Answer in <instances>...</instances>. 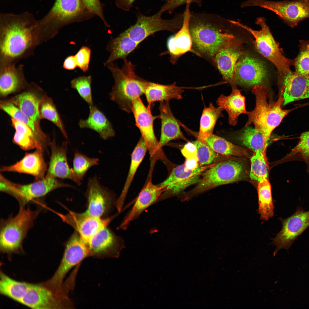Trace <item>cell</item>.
<instances>
[{"label": "cell", "instance_id": "cell-28", "mask_svg": "<svg viewBox=\"0 0 309 309\" xmlns=\"http://www.w3.org/2000/svg\"><path fill=\"white\" fill-rule=\"evenodd\" d=\"M161 120V136L159 142L161 148L170 141L175 139L187 140L180 129V124L171 110L169 101L161 102L159 106Z\"/></svg>", "mask_w": 309, "mask_h": 309}, {"label": "cell", "instance_id": "cell-26", "mask_svg": "<svg viewBox=\"0 0 309 309\" xmlns=\"http://www.w3.org/2000/svg\"><path fill=\"white\" fill-rule=\"evenodd\" d=\"M281 92L285 105L294 101L309 98V78L291 70L282 76Z\"/></svg>", "mask_w": 309, "mask_h": 309}, {"label": "cell", "instance_id": "cell-13", "mask_svg": "<svg viewBox=\"0 0 309 309\" xmlns=\"http://www.w3.org/2000/svg\"><path fill=\"white\" fill-rule=\"evenodd\" d=\"M279 219L281 222L282 228L272 239L271 243L276 247L273 256L282 249L288 251L294 242L309 227V211H305L302 207L298 206L291 216L286 219Z\"/></svg>", "mask_w": 309, "mask_h": 309}, {"label": "cell", "instance_id": "cell-8", "mask_svg": "<svg viewBox=\"0 0 309 309\" xmlns=\"http://www.w3.org/2000/svg\"><path fill=\"white\" fill-rule=\"evenodd\" d=\"M247 168L243 159L228 157L204 171L192 192H202L245 179L248 176Z\"/></svg>", "mask_w": 309, "mask_h": 309}, {"label": "cell", "instance_id": "cell-4", "mask_svg": "<svg viewBox=\"0 0 309 309\" xmlns=\"http://www.w3.org/2000/svg\"><path fill=\"white\" fill-rule=\"evenodd\" d=\"M122 68L113 63L106 66L110 71L114 84L109 93L110 99L126 112H132L134 101L144 93L149 82L136 74L135 66L126 59Z\"/></svg>", "mask_w": 309, "mask_h": 309}, {"label": "cell", "instance_id": "cell-7", "mask_svg": "<svg viewBox=\"0 0 309 309\" xmlns=\"http://www.w3.org/2000/svg\"><path fill=\"white\" fill-rule=\"evenodd\" d=\"M64 253L61 262L53 276L43 284L60 300L68 298L63 288V280L68 272L85 258L89 257L86 242L75 231L65 244Z\"/></svg>", "mask_w": 309, "mask_h": 309}, {"label": "cell", "instance_id": "cell-27", "mask_svg": "<svg viewBox=\"0 0 309 309\" xmlns=\"http://www.w3.org/2000/svg\"><path fill=\"white\" fill-rule=\"evenodd\" d=\"M13 64H0V94L8 95L28 86L23 66Z\"/></svg>", "mask_w": 309, "mask_h": 309}, {"label": "cell", "instance_id": "cell-40", "mask_svg": "<svg viewBox=\"0 0 309 309\" xmlns=\"http://www.w3.org/2000/svg\"><path fill=\"white\" fill-rule=\"evenodd\" d=\"M98 158H90L78 150L75 151L72 168L74 182L78 186L82 183L88 170L92 167L99 164Z\"/></svg>", "mask_w": 309, "mask_h": 309}, {"label": "cell", "instance_id": "cell-33", "mask_svg": "<svg viewBox=\"0 0 309 309\" xmlns=\"http://www.w3.org/2000/svg\"><path fill=\"white\" fill-rule=\"evenodd\" d=\"M148 150L147 145L141 137L132 153L130 168L126 182L120 196L115 202V206L118 212L121 211L134 176Z\"/></svg>", "mask_w": 309, "mask_h": 309}, {"label": "cell", "instance_id": "cell-36", "mask_svg": "<svg viewBox=\"0 0 309 309\" xmlns=\"http://www.w3.org/2000/svg\"><path fill=\"white\" fill-rule=\"evenodd\" d=\"M258 212L261 219L267 221L274 216V207L271 187L268 179L258 182Z\"/></svg>", "mask_w": 309, "mask_h": 309}, {"label": "cell", "instance_id": "cell-30", "mask_svg": "<svg viewBox=\"0 0 309 309\" xmlns=\"http://www.w3.org/2000/svg\"><path fill=\"white\" fill-rule=\"evenodd\" d=\"M89 107L88 117L85 119H80L78 122L80 128L92 130L98 133L104 140L114 136V130L104 114L94 105Z\"/></svg>", "mask_w": 309, "mask_h": 309}, {"label": "cell", "instance_id": "cell-31", "mask_svg": "<svg viewBox=\"0 0 309 309\" xmlns=\"http://www.w3.org/2000/svg\"><path fill=\"white\" fill-rule=\"evenodd\" d=\"M217 104L218 106L227 112L229 123L232 126L237 124L240 115L247 114L248 112L246 109L245 98L241 91L237 88L233 89L229 96L221 95L217 100Z\"/></svg>", "mask_w": 309, "mask_h": 309}, {"label": "cell", "instance_id": "cell-48", "mask_svg": "<svg viewBox=\"0 0 309 309\" xmlns=\"http://www.w3.org/2000/svg\"><path fill=\"white\" fill-rule=\"evenodd\" d=\"M88 10L94 15L98 16L107 27H110L104 17L103 4L100 0H82Z\"/></svg>", "mask_w": 309, "mask_h": 309}, {"label": "cell", "instance_id": "cell-9", "mask_svg": "<svg viewBox=\"0 0 309 309\" xmlns=\"http://www.w3.org/2000/svg\"><path fill=\"white\" fill-rule=\"evenodd\" d=\"M230 21L232 24L245 29L253 35L257 51L274 65L280 75H285L290 70L291 60L283 55L264 18L259 17L256 19V23L261 27L259 30H254L238 21Z\"/></svg>", "mask_w": 309, "mask_h": 309}, {"label": "cell", "instance_id": "cell-46", "mask_svg": "<svg viewBox=\"0 0 309 309\" xmlns=\"http://www.w3.org/2000/svg\"><path fill=\"white\" fill-rule=\"evenodd\" d=\"M91 76H81L71 81V87L75 90L81 98L89 105H94L91 88Z\"/></svg>", "mask_w": 309, "mask_h": 309}, {"label": "cell", "instance_id": "cell-54", "mask_svg": "<svg viewBox=\"0 0 309 309\" xmlns=\"http://www.w3.org/2000/svg\"><path fill=\"white\" fill-rule=\"evenodd\" d=\"M184 164L187 170H193L200 166L198 158L186 159Z\"/></svg>", "mask_w": 309, "mask_h": 309}, {"label": "cell", "instance_id": "cell-29", "mask_svg": "<svg viewBox=\"0 0 309 309\" xmlns=\"http://www.w3.org/2000/svg\"><path fill=\"white\" fill-rule=\"evenodd\" d=\"M29 86L30 89L12 97L9 100L40 128L39 107L43 96L40 97L34 92L37 86L35 84H32Z\"/></svg>", "mask_w": 309, "mask_h": 309}, {"label": "cell", "instance_id": "cell-23", "mask_svg": "<svg viewBox=\"0 0 309 309\" xmlns=\"http://www.w3.org/2000/svg\"><path fill=\"white\" fill-rule=\"evenodd\" d=\"M44 152L41 149H36L31 153L26 152L23 158L13 165L3 166L1 172H15L31 175L36 181L44 178L48 168L44 157Z\"/></svg>", "mask_w": 309, "mask_h": 309}, {"label": "cell", "instance_id": "cell-32", "mask_svg": "<svg viewBox=\"0 0 309 309\" xmlns=\"http://www.w3.org/2000/svg\"><path fill=\"white\" fill-rule=\"evenodd\" d=\"M183 92L182 88L177 86L175 82L163 85L149 82L144 93L148 103L147 108L151 110V105L155 102L181 99Z\"/></svg>", "mask_w": 309, "mask_h": 309}, {"label": "cell", "instance_id": "cell-24", "mask_svg": "<svg viewBox=\"0 0 309 309\" xmlns=\"http://www.w3.org/2000/svg\"><path fill=\"white\" fill-rule=\"evenodd\" d=\"M49 147L51 156L45 177L69 179L74 181L72 169L68 162L67 142H64L59 145L57 144L55 138L51 142Z\"/></svg>", "mask_w": 309, "mask_h": 309}, {"label": "cell", "instance_id": "cell-49", "mask_svg": "<svg viewBox=\"0 0 309 309\" xmlns=\"http://www.w3.org/2000/svg\"><path fill=\"white\" fill-rule=\"evenodd\" d=\"M91 54V50L89 47L83 46L75 55L77 67L84 72L88 70Z\"/></svg>", "mask_w": 309, "mask_h": 309}, {"label": "cell", "instance_id": "cell-14", "mask_svg": "<svg viewBox=\"0 0 309 309\" xmlns=\"http://www.w3.org/2000/svg\"><path fill=\"white\" fill-rule=\"evenodd\" d=\"M85 195L87 201L85 212L95 217L108 218L115 206V196L112 191L101 185L96 176L88 179Z\"/></svg>", "mask_w": 309, "mask_h": 309}, {"label": "cell", "instance_id": "cell-12", "mask_svg": "<svg viewBox=\"0 0 309 309\" xmlns=\"http://www.w3.org/2000/svg\"><path fill=\"white\" fill-rule=\"evenodd\" d=\"M241 6L243 8L257 6L269 10L292 27L309 18V0H246L242 3Z\"/></svg>", "mask_w": 309, "mask_h": 309}, {"label": "cell", "instance_id": "cell-3", "mask_svg": "<svg viewBox=\"0 0 309 309\" xmlns=\"http://www.w3.org/2000/svg\"><path fill=\"white\" fill-rule=\"evenodd\" d=\"M251 91L255 97V106L253 110L248 112V119L245 126L253 124L256 130L268 141L274 130L292 110L282 108L283 99L282 92L277 100L274 101L271 99L268 89L262 85L252 87Z\"/></svg>", "mask_w": 309, "mask_h": 309}, {"label": "cell", "instance_id": "cell-44", "mask_svg": "<svg viewBox=\"0 0 309 309\" xmlns=\"http://www.w3.org/2000/svg\"><path fill=\"white\" fill-rule=\"evenodd\" d=\"M250 161L249 176L251 180L259 182L268 179L269 166L266 154L255 152Z\"/></svg>", "mask_w": 309, "mask_h": 309}, {"label": "cell", "instance_id": "cell-11", "mask_svg": "<svg viewBox=\"0 0 309 309\" xmlns=\"http://www.w3.org/2000/svg\"><path fill=\"white\" fill-rule=\"evenodd\" d=\"M159 11L154 15L146 16L140 13L137 14L135 24L124 31L134 41L139 43L148 36L159 31L177 32L183 23V13L176 14L171 19H165Z\"/></svg>", "mask_w": 309, "mask_h": 309}, {"label": "cell", "instance_id": "cell-52", "mask_svg": "<svg viewBox=\"0 0 309 309\" xmlns=\"http://www.w3.org/2000/svg\"><path fill=\"white\" fill-rule=\"evenodd\" d=\"M135 0H115V3L118 8L125 11H129L133 7Z\"/></svg>", "mask_w": 309, "mask_h": 309}, {"label": "cell", "instance_id": "cell-39", "mask_svg": "<svg viewBox=\"0 0 309 309\" xmlns=\"http://www.w3.org/2000/svg\"><path fill=\"white\" fill-rule=\"evenodd\" d=\"M0 276L1 294L20 303L27 289L28 283L14 280L1 271Z\"/></svg>", "mask_w": 309, "mask_h": 309}, {"label": "cell", "instance_id": "cell-34", "mask_svg": "<svg viewBox=\"0 0 309 309\" xmlns=\"http://www.w3.org/2000/svg\"><path fill=\"white\" fill-rule=\"evenodd\" d=\"M139 43L134 41L124 31L109 41L106 49L109 52L108 58L104 63L106 66L118 59L124 60Z\"/></svg>", "mask_w": 309, "mask_h": 309}, {"label": "cell", "instance_id": "cell-43", "mask_svg": "<svg viewBox=\"0 0 309 309\" xmlns=\"http://www.w3.org/2000/svg\"><path fill=\"white\" fill-rule=\"evenodd\" d=\"M1 109L13 118L23 123L28 126L38 136L46 140L50 141L49 137L44 133L40 127L35 124L20 110L9 101H1Z\"/></svg>", "mask_w": 309, "mask_h": 309}, {"label": "cell", "instance_id": "cell-45", "mask_svg": "<svg viewBox=\"0 0 309 309\" xmlns=\"http://www.w3.org/2000/svg\"><path fill=\"white\" fill-rule=\"evenodd\" d=\"M193 142L197 147V157L201 166L213 164L228 157L218 153L207 144L198 139Z\"/></svg>", "mask_w": 309, "mask_h": 309}, {"label": "cell", "instance_id": "cell-42", "mask_svg": "<svg viewBox=\"0 0 309 309\" xmlns=\"http://www.w3.org/2000/svg\"><path fill=\"white\" fill-rule=\"evenodd\" d=\"M299 161L304 162L309 173V131L302 133L297 144L280 163Z\"/></svg>", "mask_w": 309, "mask_h": 309}, {"label": "cell", "instance_id": "cell-53", "mask_svg": "<svg viewBox=\"0 0 309 309\" xmlns=\"http://www.w3.org/2000/svg\"><path fill=\"white\" fill-rule=\"evenodd\" d=\"M77 67L75 55L70 56L67 57L63 63V68L68 70L75 69Z\"/></svg>", "mask_w": 309, "mask_h": 309}, {"label": "cell", "instance_id": "cell-37", "mask_svg": "<svg viewBox=\"0 0 309 309\" xmlns=\"http://www.w3.org/2000/svg\"><path fill=\"white\" fill-rule=\"evenodd\" d=\"M238 139L243 145L254 152L266 154L268 141L255 128L245 126L239 133Z\"/></svg>", "mask_w": 309, "mask_h": 309}, {"label": "cell", "instance_id": "cell-2", "mask_svg": "<svg viewBox=\"0 0 309 309\" xmlns=\"http://www.w3.org/2000/svg\"><path fill=\"white\" fill-rule=\"evenodd\" d=\"M227 21L217 14L191 12V52L213 64L216 54L235 38L226 29Z\"/></svg>", "mask_w": 309, "mask_h": 309}, {"label": "cell", "instance_id": "cell-20", "mask_svg": "<svg viewBox=\"0 0 309 309\" xmlns=\"http://www.w3.org/2000/svg\"><path fill=\"white\" fill-rule=\"evenodd\" d=\"M58 215L64 222L72 227L86 242L100 230L107 226L111 219L95 217L85 212L77 213L68 210L66 214L59 213Z\"/></svg>", "mask_w": 309, "mask_h": 309}, {"label": "cell", "instance_id": "cell-16", "mask_svg": "<svg viewBox=\"0 0 309 309\" xmlns=\"http://www.w3.org/2000/svg\"><path fill=\"white\" fill-rule=\"evenodd\" d=\"M86 243L89 257L96 259L118 258L124 247L122 239L107 226L97 232Z\"/></svg>", "mask_w": 309, "mask_h": 309}, {"label": "cell", "instance_id": "cell-6", "mask_svg": "<svg viewBox=\"0 0 309 309\" xmlns=\"http://www.w3.org/2000/svg\"><path fill=\"white\" fill-rule=\"evenodd\" d=\"M39 207L33 210L29 207H20L15 216L10 215L0 223V249L3 253L11 254L22 250V244L34 220L42 210Z\"/></svg>", "mask_w": 309, "mask_h": 309}, {"label": "cell", "instance_id": "cell-10", "mask_svg": "<svg viewBox=\"0 0 309 309\" xmlns=\"http://www.w3.org/2000/svg\"><path fill=\"white\" fill-rule=\"evenodd\" d=\"M68 187L75 188L57 178L45 177L28 184L15 183L0 175V190L14 197L18 202L20 207L26 205L35 199L43 197L51 192L58 188Z\"/></svg>", "mask_w": 309, "mask_h": 309}, {"label": "cell", "instance_id": "cell-19", "mask_svg": "<svg viewBox=\"0 0 309 309\" xmlns=\"http://www.w3.org/2000/svg\"><path fill=\"white\" fill-rule=\"evenodd\" d=\"M242 44L235 38L221 48L216 54L213 60V64L233 89H236L234 78L235 66L239 58L245 53Z\"/></svg>", "mask_w": 309, "mask_h": 309}, {"label": "cell", "instance_id": "cell-47", "mask_svg": "<svg viewBox=\"0 0 309 309\" xmlns=\"http://www.w3.org/2000/svg\"><path fill=\"white\" fill-rule=\"evenodd\" d=\"M295 64V73L309 78V45L299 53Z\"/></svg>", "mask_w": 309, "mask_h": 309}, {"label": "cell", "instance_id": "cell-15", "mask_svg": "<svg viewBox=\"0 0 309 309\" xmlns=\"http://www.w3.org/2000/svg\"><path fill=\"white\" fill-rule=\"evenodd\" d=\"M215 164L200 166L193 170H187L184 164L175 167L169 177L159 185L163 192L158 201L162 200L167 195H177L189 186L199 181L203 172Z\"/></svg>", "mask_w": 309, "mask_h": 309}, {"label": "cell", "instance_id": "cell-21", "mask_svg": "<svg viewBox=\"0 0 309 309\" xmlns=\"http://www.w3.org/2000/svg\"><path fill=\"white\" fill-rule=\"evenodd\" d=\"M20 303L34 309H66L65 305L43 283H28Z\"/></svg>", "mask_w": 309, "mask_h": 309}, {"label": "cell", "instance_id": "cell-41", "mask_svg": "<svg viewBox=\"0 0 309 309\" xmlns=\"http://www.w3.org/2000/svg\"><path fill=\"white\" fill-rule=\"evenodd\" d=\"M39 110L41 119H47L53 122L68 140L64 123L52 99L46 95L43 96L39 104Z\"/></svg>", "mask_w": 309, "mask_h": 309}, {"label": "cell", "instance_id": "cell-22", "mask_svg": "<svg viewBox=\"0 0 309 309\" xmlns=\"http://www.w3.org/2000/svg\"><path fill=\"white\" fill-rule=\"evenodd\" d=\"M191 4L188 3L186 4L181 28L167 40V47L170 56V61L173 64H175L181 56L191 51L193 42L189 27Z\"/></svg>", "mask_w": 309, "mask_h": 309}, {"label": "cell", "instance_id": "cell-25", "mask_svg": "<svg viewBox=\"0 0 309 309\" xmlns=\"http://www.w3.org/2000/svg\"><path fill=\"white\" fill-rule=\"evenodd\" d=\"M163 192L159 185L148 182L142 189L132 207L124 218L118 229L124 230L130 223L137 219L141 213L151 205L158 202Z\"/></svg>", "mask_w": 309, "mask_h": 309}, {"label": "cell", "instance_id": "cell-35", "mask_svg": "<svg viewBox=\"0 0 309 309\" xmlns=\"http://www.w3.org/2000/svg\"><path fill=\"white\" fill-rule=\"evenodd\" d=\"M201 140L207 144L218 153L224 156L249 157L251 156L248 150L234 144L213 134Z\"/></svg>", "mask_w": 309, "mask_h": 309}, {"label": "cell", "instance_id": "cell-5", "mask_svg": "<svg viewBox=\"0 0 309 309\" xmlns=\"http://www.w3.org/2000/svg\"><path fill=\"white\" fill-rule=\"evenodd\" d=\"M94 16L82 0H55L48 13L38 21L41 34L47 41L64 27L88 20Z\"/></svg>", "mask_w": 309, "mask_h": 309}, {"label": "cell", "instance_id": "cell-17", "mask_svg": "<svg viewBox=\"0 0 309 309\" xmlns=\"http://www.w3.org/2000/svg\"><path fill=\"white\" fill-rule=\"evenodd\" d=\"M267 75L268 71L263 63L245 53L239 58L235 66V82L241 86L252 87L262 85Z\"/></svg>", "mask_w": 309, "mask_h": 309}, {"label": "cell", "instance_id": "cell-50", "mask_svg": "<svg viewBox=\"0 0 309 309\" xmlns=\"http://www.w3.org/2000/svg\"><path fill=\"white\" fill-rule=\"evenodd\" d=\"M204 0H167L160 8L159 11L163 13L167 11L169 13H172L178 7L186 4L187 3H194L199 7L202 6Z\"/></svg>", "mask_w": 309, "mask_h": 309}, {"label": "cell", "instance_id": "cell-18", "mask_svg": "<svg viewBox=\"0 0 309 309\" xmlns=\"http://www.w3.org/2000/svg\"><path fill=\"white\" fill-rule=\"evenodd\" d=\"M132 112L136 124L139 129L141 136L145 142L151 157H159L162 154L161 148L154 134L153 122L160 116H154L151 110L146 107L140 97L134 100L133 103Z\"/></svg>", "mask_w": 309, "mask_h": 309}, {"label": "cell", "instance_id": "cell-1", "mask_svg": "<svg viewBox=\"0 0 309 309\" xmlns=\"http://www.w3.org/2000/svg\"><path fill=\"white\" fill-rule=\"evenodd\" d=\"M43 43L38 20L28 12L0 15V64H16Z\"/></svg>", "mask_w": 309, "mask_h": 309}, {"label": "cell", "instance_id": "cell-51", "mask_svg": "<svg viewBox=\"0 0 309 309\" xmlns=\"http://www.w3.org/2000/svg\"><path fill=\"white\" fill-rule=\"evenodd\" d=\"M181 152L186 159L198 158L197 147L193 142H188L181 149Z\"/></svg>", "mask_w": 309, "mask_h": 309}, {"label": "cell", "instance_id": "cell-38", "mask_svg": "<svg viewBox=\"0 0 309 309\" xmlns=\"http://www.w3.org/2000/svg\"><path fill=\"white\" fill-rule=\"evenodd\" d=\"M223 110L219 106L216 107L211 103L204 108L200 119L197 139L202 140L213 134L217 120L222 116Z\"/></svg>", "mask_w": 309, "mask_h": 309}]
</instances>
